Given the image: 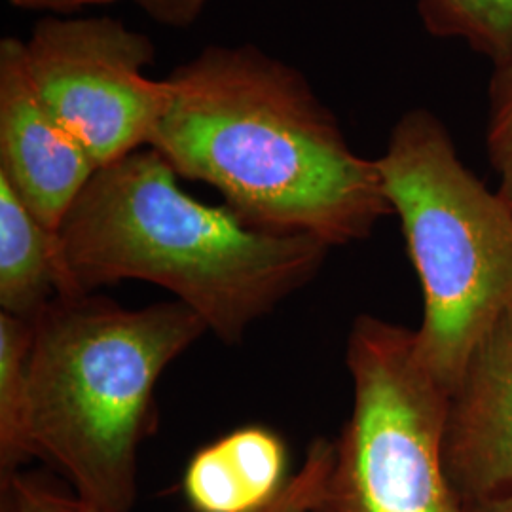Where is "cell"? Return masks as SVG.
Masks as SVG:
<instances>
[{
  "label": "cell",
  "instance_id": "obj_1",
  "mask_svg": "<svg viewBox=\"0 0 512 512\" xmlns=\"http://www.w3.org/2000/svg\"><path fill=\"white\" fill-rule=\"evenodd\" d=\"M150 148L217 188L249 224L327 247L393 215L376 160L359 156L308 80L255 46H211L169 78Z\"/></svg>",
  "mask_w": 512,
  "mask_h": 512
},
{
  "label": "cell",
  "instance_id": "obj_2",
  "mask_svg": "<svg viewBox=\"0 0 512 512\" xmlns=\"http://www.w3.org/2000/svg\"><path fill=\"white\" fill-rule=\"evenodd\" d=\"M57 241L59 296L126 279L154 283L226 344H238L258 319L306 287L330 249L311 236L253 226L228 205L196 200L150 147L95 171Z\"/></svg>",
  "mask_w": 512,
  "mask_h": 512
},
{
  "label": "cell",
  "instance_id": "obj_3",
  "mask_svg": "<svg viewBox=\"0 0 512 512\" xmlns=\"http://www.w3.org/2000/svg\"><path fill=\"white\" fill-rule=\"evenodd\" d=\"M205 332L179 300L129 310L93 293L54 298L33 321L29 351L38 458L55 463L99 511H131L156 385Z\"/></svg>",
  "mask_w": 512,
  "mask_h": 512
},
{
  "label": "cell",
  "instance_id": "obj_4",
  "mask_svg": "<svg viewBox=\"0 0 512 512\" xmlns=\"http://www.w3.org/2000/svg\"><path fill=\"white\" fill-rule=\"evenodd\" d=\"M376 162L420 279L416 353L450 395L512 308V207L461 162L431 110H408Z\"/></svg>",
  "mask_w": 512,
  "mask_h": 512
},
{
  "label": "cell",
  "instance_id": "obj_5",
  "mask_svg": "<svg viewBox=\"0 0 512 512\" xmlns=\"http://www.w3.org/2000/svg\"><path fill=\"white\" fill-rule=\"evenodd\" d=\"M353 403L311 512H469L442 463L448 391L414 330L359 315L346 346Z\"/></svg>",
  "mask_w": 512,
  "mask_h": 512
},
{
  "label": "cell",
  "instance_id": "obj_6",
  "mask_svg": "<svg viewBox=\"0 0 512 512\" xmlns=\"http://www.w3.org/2000/svg\"><path fill=\"white\" fill-rule=\"evenodd\" d=\"M38 95L97 169L150 147L169 80L147 76L154 46L118 19L44 18L25 42Z\"/></svg>",
  "mask_w": 512,
  "mask_h": 512
},
{
  "label": "cell",
  "instance_id": "obj_7",
  "mask_svg": "<svg viewBox=\"0 0 512 512\" xmlns=\"http://www.w3.org/2000/svg\"><path fill=\"white\" fill-rule=\"evenodd\" d=\"M97 171L90 154L54 118L27 67L25 42H0V179L57 232Z\"/></svg>",
  "mask_w": 512,
  "mask_h": 512
},
{
  "label": "cell",
  "instance_id": "obj_8",
  "mask_svg": "<svg viewBox=\"0 0 512 512\" xmlns=\"http://www.w3.org/2000/svg\"><path fill=\"white\" fill-rule=\"evenodd\" d=\"M442 463L467 505L512 492V308L448 395Z\"/></svg>",
  "mask_w": 512,
  "mask_h": 512
},
{
  "label": "cell",
  "instance_id": "obj_9",
  "mask_svg": "<svg viewBox=\"0 0 512 512\" xmlns=\"http://www.w3.org/2000/svg\"><path fill=\"white\" fill-rule=\"evenodd\" d=\"M287 480L285 442L266 427L247 425L194 454L183 488L196 512H253Z\"/></svg>",
  "mask_w": 512,
  "mask_h": 512
},
{
  "label": "cell",
  "instance_id": "obj_10",
  "mask_svg": "<svg viewBox=\"0 0 512 512\" xmlns=\"http://www.w3.org/2000/svg\"><path fill=\"white\" fill-rule=\"evenodd\" d=\"M63 293L57 232L0 179V311L35 321Z\"/></svg>",
  "mask_w": 512,
  "mask_h": 512
},
{
  "label": "cell",
  "instance_id": "obj_11",
  "mask_svg": "<svg viewBox=\"0 0 512 512\" xmlns=\"http://www.w3.org/2000/svg\"><path fill=\"white\" fill-rule=\"evenodd\" d=\"M31 342L33 323L0 311V484L37 456L29 397Z\"/></svg>",
  "mask_w": 512,
  "mask_h": 512
},
{
  "label": "cell",
  "instance_id": "obj_12",
  "mask_svg": "<svg viewBox=\"0 0 512 512\" xmlns=\"http://www.w3.org/2000/svg\"><path fill=\"white\" fill-rule=\"evenodd\" d=\"M425 29L465 42L497 65L512 55V0H418Z\"/></svg>",
  "mask_w": 512,
  "mask_h": 512
},
{
  "label": "cell",
  "instance_id": "obj_13",
  "mask_svg": "<svg viewBox=\"0 0 512 512\" xmlns=\"http://www.w3.org/2000/svg\"><path fill=\"white\" fill-rule=\"evenodd\" d=\"M486 147L490 164L499 177L497 192L512 207V55L494 65Z\"/></svg>",
  "mask_w": 512,
  "mask_h": 512
},
{
  "label": "cell",
  "instance_id": "obj_14",
  "mask_svg": "<svg viewBox=\"0 0 512 512\" xmlns=\"http://www.w3.org/2000/svg\"><path fill=\"white\" fill-rule=\"evenodd\" d=\"M334 461V440H311L300 469L277 494L253 512H311Z\"/></svg>",
  "mask_w": 512,
  "mask_h": 512
},
{
  "label": "cell",
  "instance_id": "obj_15",
  "mask_svg": "<svg viewBox=\"0 0 512 512\" xmlns=\"http://www.w3.org/2000/svg\"><path fill=\"white\" fill-rule=\"evenodd\" d=\"M0 512H103L76 494L61 492L37 476L18 473L0 484Z\"/></svg>",
  "mask_w": 512,
  "mask_h": 512
},
{
  "label": "cell",
  "instance_id": "obj_16",
  "mask_svg": "<svg viewBox=\"0 0 512 512\" xmlns=\"http://www.w3.org/2000/svg\"><path fill=\"white\" fill-rule=\"evenodd\" d=\"M148 16L169 27L184 29L200 18L209 0H135Z\"/></svg>",
  "mask_w": 512,
  "mask_h": 512
},
{
  "label": "cell",
  "instance_id": "obj_17",
  "mask_svg": "<svg viewBox=\"0 0 512 512\" xmlns=\"http://www.w3.org/2000/svg\"><path fill=\"white\" fill-rule=\"evenodd\" d=\"M18 8L27 10H46V12H71L84 6H97V4H109L116 0H10Z\"/></svg>",
  "mask_w": 512,
  "mask_h": 512
},
{
  "label": "cell",
  "instance_id": "obj_18",
  "mask_svg": "<svg viewBox=\"0 0 512 512\" xmlns=\"http://www.w3.org/2000/svg\"><path fill=\"white\" fill-rule=\"evenodd\" d=\"M469 512H512V492L467 505Z\"/></svg>",
  "mask_w": 512,
  "mask_h": 512
}]
</instances>
